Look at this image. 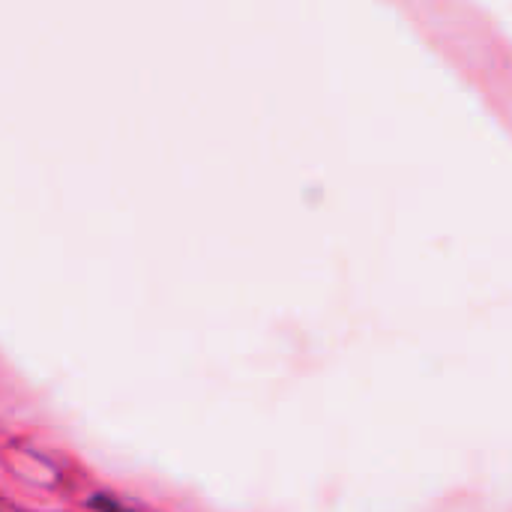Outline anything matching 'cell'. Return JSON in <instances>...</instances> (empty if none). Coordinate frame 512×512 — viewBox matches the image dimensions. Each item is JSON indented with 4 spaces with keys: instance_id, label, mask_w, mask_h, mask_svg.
Wrapping results in <instances>:
<instances>
[{
    "instance_id": "6da1fadb",
    "label": "cell",
    "mask_w": 512,
    "mask_h": 512,
    "mask_svg": "<svg viewBox=\"0 0 512 512\" xmlns=\"http://www.w3.org/2000/svg\"><path fill=\"white\" fill-rule=\"evenodd\" d=\"M90 507L99 512H138V510H132V507H126L123 501L111 498V495H93Z\"/></svg>"
}]
</instances>
